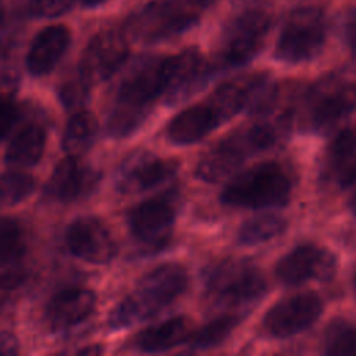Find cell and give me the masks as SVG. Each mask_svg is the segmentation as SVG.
<instances>
[{"label":"cell","mask_w":356,"mask_h":356,"mask_svg":"<svg viewBox=\"0 0 356 356\" xmlns=\"http://www.w3.org/2000/svg\"><path fill=\"white\" fill-rule=\"evenodd\" d=\"M177 70V54L145 58L132 67L121 81L106 134L121 139L134 134L147 118L156 102L167 96Z\"/></svg>","instance_id":"1"},{"label":"cell","mask_w":356,"mask_h":356,"mask_svg":"<svg viewBox=\"0 0 356 356\" xmlns=\"http://www.w3.org/2000/svg\"><path fill=\"white\" fill-rule=\"evenodd\" d=\"M274 106L257 113V120L227 135L199 160L195 174L206 182H217L249 157L275 146L288 127L285 114L274 115Z\"/></svg>","instance_id":"2"},{"label":"cell","mask_w":356,"mask_h":356,"mask_svg":"<svg viewBox=\"0 0 356 356\" xmlns=\"http://www.w3.org/2000/svg\"><path fill=\"white\" fill-rule=\"evenodd\" d=\"M188 286V273L177 263H164L142 277L110 313V330H124L146 321L174 303Z\"/></svg>","instance_id":"3"},{"label":"cell","mask_w":356,"mask_h":356,"mask_svg":"<svg viewBox=\"0 0 356 356\" xmlns=\"http://www.w3.org/2000/svg\"><path fill=\"white\" fill-rule=\"evenodd\" d=\"M267 292V282L261 271L249 260L227 259L211 266L204 275L207 300L234 310H248Z\"/></svg>","instance_id":"4"},{"label":"cell","mask_w":356,"mask_h":356,"mask_svg":"<svg viewBox=\"0 0 356 356\" xmlns=\"http://www.w3.org/2000/svg\"><path fill=\"white\" fill-rule=\"evenodd\" d=\"M292 181L277 161L259 163L234 177L221 192V202L234 207H280L289 202Z\"/></svg>","instance_id":"5"},{"label":"cell","mask_w":356,"mask_h":356,"mask_svg":"<svg viewBox=\"0 0 356 356\" xmlns=\"http://www.w3.org/2000/svg\"><path fill=\"white\" fill-rule=\"evenodd\" d=\"M306 117L310 127L321 134L337 135L356 128V85L327 75L306 93Z\"/></svg>","instance_id":"6"},{"label":"cell","mask_w":356,"mask_h":356,"mask_svg":"<svg viewBox=\"0 0 356 356\" xmlns=\"http://www.w3.org/2000/svg\"><path fill=\"white\" fill-rule=\"evenodd\" d=\"M214 0H153L138 10L127 22L128 36L154 43L182 33L195 25Z\"/></svg>","instance_id":"7"},{"label":"cell","mask_w":356,"mask_h":356,"mask_svg":"<svg viewBox=\"0 0 356 356\" xmlns=\"http://www.w3.org/2000/svg\"><path fill=\"white\" fill-rule=\"evenodd\" d=\"M325 29V17L320 8L306 6L293 10L277 40L275 58L286 64L312 60L324 46Z\"/></svg>","instance_id":"8"},{"label":"cell","mask_w":356,"mask_h":356,"mask_svg":"<svg viewBox=\"0 0 356 356\" xmlns=\"http://www.w3.org/2000/svg\"><path fill=\"white\" fill-rule=\"evenodd\" d=\"M271 26V17L259 8H250L234 17L222 29L217 47V61L232 68L250 61L263 47Z\"/></svg>","instance_id":"9"},{"label":"cell","mask_w":356,"mask_h":356,"mask_svg":"<svg viewBox=\"0 0 356 356\" xmlns=\"http://www.w3.org/2000/svg\"><path fill=\"white\" fill-rule=\"evenodd\" d=\"M129 54L127 32L106 29L96 33L86 44L78 71L93 85L114 75Z\"/></svg>","instance_id":"10"},{"label":"cell","mask_w":356,"mask_h":356,"mask_svg":"<svg viewBox=\"0 0 356 356\" xmlns=\"http://www.w3.org/2000/svg\"><path fill=\"white\" fill-rule=\"evenodd\" d=\"M323 302L314 292H303L281 299L268 309L261 320L266 334L288 338L309 328L321 314Z\"/></svg>","instance_id":"11"},{"label":"cell","mask_w":356,"mask_h":356,"mask_svg":"<svg viewBox=\"0 0 356 356\" xmlns=\"http://www.w3.org/2000/svg\"><path fill=\"white\" fill-rule=\"evenodd\" d=\"M71 254L92 264H107L118 253V246L107 225L97 217L85 216L74 220L65 232Z\"/></svg>","instance_id":"12"},{"label":"cell","mask_w":356,"mask_h":356,"mask_svg":"<svg viewBox=\"0 0 356 356\" xmlns=\"http://www.w3.org/2000/svg\"><path fill=\"white\" fill-rule=\"evenodd\" d=\"M100 182V172L79 156H65L53 168L44 186L49 199L76 202L92 195Z\"/></svg>","instance_id":"13"},{"label":"cell","mask_w":356,"mask_h":356,"mask_svg":"<svg viewBox=\"0 0 356 356\" xmlns=\"http://www.w3.org/2000/svg\"><path fill=\"white\" fill-rule=\"evenodd\" d=\"M177 217V209L167 197H154L131 207L127 224L132 236L146 246H159L167 242Z\"/></svg>","instance_id":"14"},{"label":"cell","mask_w":356,"mask_h":356,"mask_svg":"<svg viewBox=\"0 0 356 356\" xmlns=\"http://www.w3.org/2000/svg\"><path fill=\"white\" fill-rule=\"evenodd\" d=\"M179 168V161L172 157H159L149 153L128 157L120 167L115 177L117 191L121 193H136L152 189Z\"/></svg>","instance_id":"15"},{"label":"cell","mask_w":356,"mask_h":356,"mask_svg":"<svg viewBox=\"0 0 356 356\" xmlns=\"http://www.w3.org/2000/svg\"><path fill=\"white\" fill-rule=\"evenodd\" d=\"M334 267V257L327 250L312 243H303L278 260L275 275L281 284L295 286L310 280L327 278Z\"/></svg>","instance_id":"16"},{"label":"cell","mask_w":356,"mask_h":356,"mask_svg":"<svg viewBox=\"0 0 356 356\" xmlns=\"http://www.w3.org/2000/svg\"><path fill=\"white\" fill-rule=\"evenodd\" d=\"M96 307V295L88 288H67L47 302L44 320L54 332L67 331L88 320Z\"/></svg>","instance_id":"17"},{"label":"cell","mask_w":356,"mask_h":356,"mask_svg":"<svg viewBox=\"0 0 356 356\" xmlns=\"http://www.w3.org/2000/svg\"><path fill=\"white\" fill-rule=\"evenodd\" d=\"M220 110L207 97L178 113L167 127V139L178 146L193 145L224 124Z\"/></svg>","instance_id":"18"},{"label":"cell","mask_w":356,"mask_h":356,"mask_svg":"<svg viewBox=\"0 0 356 356\" xmlns=\"http://www.w3.org/2000/svg\"><path fill=\"white\" fill-rule=\"evenodd\" d=\"M71 32L64 25H50L43 28L32 40L25 64L32 76H42L53 71L68 50Z\"/></svg>","instance_id":"19"},{"label":"cell","mask_w":356,"mask_h":356,"mask_svg":"<svg viewBox=\"0 0 356 356\" xmlns=\"http://www.w3.org/2000/svg\"><path fill=\"white\" fill-rule=\"evenodd\" d=\"M193 331L188 317L177 316L159 325L142 330L134 338L132 346L143 353L165 352L184 342H189Z\"/></svg>","instance_id":"20"},{"label":"cell","mask_w":356,"mask_h":356,"mask_svg":"<svg viewBox=\"0 0 356 356\" xmlns=\"http://www.w3.org/2000/svg\"><path fill=\"white\" fill-rule=\"evenodd\" d=\"M46 129L39 122H26L11 132L7 140L4 159L8 164L31 167L40 161L46 149Z\"/></svg>","instance_id":"21"},{"label":"cell","mask_w":356,"mask_h":356,"mask_svg":"<svg viewBox=\"0 0 356 356\" xmlns=\"http://www.w3.org/2000/svg\"><path fill=\"white\" fill-rule=\"evenodd\" d=\"M25 235L13 218H3L0 227V257H1V278L3 289H14L22 281L21 261L25 254Z\"/></svg>","instance_id":"22"},{"label":"cell","mask_w":356,"mask_h":356,"mask_svg":"<svg viewBox=\"0 0 356 356\" xmlns=\"http://www.w3.org/2000/svg\"><path fill=\"white\" fill-rule=\"evenodd\" d=\"M328 167L332 178L348 186L356 181V131L337 135L328 150Z\"/></svg>","instance_id":"23"},{"label":"cell","mask_w":356,"mask_h":356,"mask_svg":"<svg viewBox=\"0 0 356 356\" xmlns=\"http://www.w3.org/2000/svg\"><path fill=\"white\" fill-rule=\"evenodd\" d=\"M99 124L88 110H75L67 121L63 134V150L70 156H81L95 142Z\"/></svg>","instance_id":"24"},{"label":"cell","mask_w":356,"mask_h":356,"mask_svg":"<svg viewBox=\"0 0 356 356\" xmlns=\"http://www.w3.org/2000/svg\"><path fill=\"white\" fill-rule=\"evenodd\" d=\"M286 228V220L278 214L266 213L246 220L236 232V242L252 246L267 242L281 235Z\"/></svg>","instance_id":"25"},{"label":"cell","mask_w":356,"mask_h":356,"mask_svg":"<svg viewBox=\"0 0 356 356\" xmlns=\"http://www.w3.org/2000/svg\"><path fill=\"white\" fill-rule=\"evenodd\" d=\"M241 320L242 316L235 312L217 316L199 330L193 331L189 343L196 349H209L217 346L231 335Z\"/></svg>","instance_id":"26"},{"label":"cell","mask_w":356,"mask_h":356,"mask_svg":"<svg viewBox=\"0 0 356 356\" xmlns=\"http://www.w3.org/2000/svg\"><path fill=\"white\" fill-rule=\"evenodd\" d=\"M324 352L331 356H355L356 328L345 321L332 323L325 331Z\"/></svg>","instance_id":"27"},{"label":"cell","mask_w":356,"mask_h":356,"mask_svg":"<svg viewBox=\"0 0 356 356\" xmlns=\"http://www.w3.org/2000/svg\"><path fill=\"white\" fill-rule=\"evenodd\" d=\"M35 189V179L32 175L10 170L3 174L1 200L6 206H13L26 199Z\"/></svg>","instance_id":"28"},{"label":"cell","mask_w":356,"mask_h":356,"mask_svg":"<svg viewBox=\"0 0 356 356\" xmlns=\"http://www.w3.org/2000/svg\"><path fill=\"white\" fill-rule=\"evenodd\" d=\"M92 83L78 71L65 78L57 88V95L60 102L67 108H75L88 99Z\"/></svg>","instance_id":"29"},{"label":"cell","mask_w":356,"mask_h":356,"mask_svg":"<svg viewBox=\"0 0 356 356\" xmlns=\"http://www.w3.org/2000/svg\"><path fill=\"white\" fill-rule=\"evenodd\" d=\"M74 3L75 0H31L28 10L39 18H54L70 11Z\"/></svg>","instance_id":"30"},{"label":"cell","mask_w":356,"mask_h":356,"mask_svg":"<svg viewBox=\"0 0 356 356\" xmlns=\"http://www.w3.org/2000/svg\"><path fill=\"white\" fill-rule=\"evenodd\" d=\"M19 117V111L18 107L14 103V99L10 96H3L1 100V134H3V139L7 138V135L10 134V131H13V128L15 127L17 121Z\"/></svg>","instance_id":"31"},{"label":"cell","mask_w":356,"mask_h":356,"mask_svg":"<svg viewBox=\"0 0 356 356\" xmlns=\"http://www.w3.org/2000/svg\"><path fill=\"white\" fill-rule=\"evenodd\" d=\"M345 39L352 51L356 53V8L349 13L345 21Z\"/></svg>","instance_id":"32"},{"label":"cell","mask_w":356,"mask_h":356,"mask_svg":"<svg viewBox=\"0 0 356 356\" xmlns=\"http://www.w3.org/2000/svg\"><path fill=\"white\" fill-rule=\"evenodd\" d=\"M81 4L86 6V7H93V6H97L100 3H103L104 0H78Z\"/></svg>","instance_id":"33"},{"label":"cell","mask_w":356,"mask_h":356,"mask_svg":"<svg viewBox=\"0 0 356 356\" xmlns=\"http://www.w3.org/2000/svg\"><path fill=\"white\" fill-rule=\"evenodd\" d=\"M350 207H352V210L356 213V192L353 193V196H352V199H350Z\"/></svg>","instance_id":"34"},{"label":"cell","mask_w":356,"mask_h":356,"mask_svg":"<svg viewBox=\"0 0 356 356\" xmlns=\"http://www.w3.org/2000/svg\"><path fill=\"white\" fill-rule=\"evenodd\" d=\"M353 291H355V296H356V277L353 280Z\"/></svg>","instance_id":"35"},{"label":"cell","mask_w":356,"mask_h":356,"mask_svg":"<svg viewBox=\"0 0 356 356\" xmlns=\"http://www.w3.org/2000/svg\"><path fill=\"white\" fill-rule=\"evenodd\" d=\"M252 1H253V0H252Z\"/></svg>","instance_id":"36"}]
</instances>
